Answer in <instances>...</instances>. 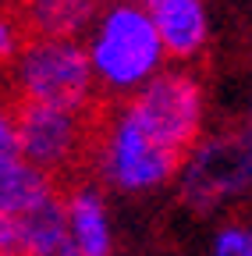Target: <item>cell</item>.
I'll return each mask as SVG.
<instances>
[{
    "instance_id": "6da1fadb",
    "label": "cell",
    "mask_w": 252,
    "mask_h": 256,
    "mask_svg": "<svg viewBox=\"0 0 252 256\" xmlns=\"http://www.w3.org/2000/svg\"><path fill=\"white\" fill-rule=\"evenodd\" d=\"M85 54L103 104L135 96L167 68V50L149 14V4H107L85 32Z\"/></svg>"
},
{
    "instance_id": "7a4b0ae2",
    "label": "cell",
    "mask_w": 252,
    "mask_h": 256,
    "mask_svg": "<svg viewBox=\"0 0 252 256\" xmlns=\"http://www.w3.org/2000/svg\"><path fill=\"white\" fill-rule=\"evenodd\" d=\"M178 153L149 139L139 121L121 104H103L96 114V132H92L85 174L96 178L103 188L117 192H156L178 178L181 171Z\"/></svg>"
},
{
    "instance_id": "3957f363",
    "label": "cell",
    "mask_w": 252,
    "mask_h": 256,
    "mask_svg": "<svg viewBox=\"0 0 252 256\" xmlns=\"http://www.w3.org/2000/svg\"><path fill=\"white\" fill-rule=\"evenodd\" d=\"M4 89L14 104L64 107L82 114H92L103 107L82 40L28 36L14 64L4 72Z\"/></svg>"
},
{
    "instance_id": "277c9868",
    "label": "cell",
    "mask_w": 252,
    "mask_h": 256,
    "mask_svg": "<svg viewBox=\"0 0 252 256\" xmlns=\"http://www.w3.org/2000/svg\"><path fill=\"white\" fill-rule=\"evenodd\" d=\"M121 107L139 121L149 139L178 156H185L206 136V82L196 64H167L135 96L121 100Z\"/></svg>"
},
{
    "instance_id": "5b68a950",
    "label": "cell",
    "mask_w": 252,
    "mask_h": 256,
    "mask_svg": "<svg viewBox=\"0 0 252 256\" xmlns=\"http://www.w3.org/2000/svg\"><path fill=\"white\" fill-rule=\"evenodd\" d=\"M178 196L196 214H217L224 203L245 196L252 188V153L242 132L203 136L185 153L174 178Z\"/></svg>"
},
{
    "instance_id": "8992f818",
    "label": "cell",
    "mask_w": 252,
    "mask_h": 256,
    "mask_svg": "<svg viewBox=\"0 0 252 256\" xmlns=\"http://www.w3.org/2000/svg\"><path fill=\"white\" fill-rule=\"evenodd\" d=\"M14 107H18V153L28 164L43 168L57 182L85 174L100 110L82 114V110L39 107V104H14Z\"/></svg>"
},
{
    "instance_id": "52a82bcc",
    "label": "cell",
    "mask_w": 252,
    "mask_h": 256,
    "mask_svg": "<svg viewBox=\"0 0 252 256\" xmlns=\"http://www.w3.org/2000/svg\"><path fill=\"white\" fill-rule=\"evenodd\" d=\"M60 196H64V214H68L78 252L82 256H117L107 188L89 174H75L68 182H60Z\"/></svg>"
},
{
    "instance_id": "ba28073f",
    "label": "cell",
    "mask_w": 252,
    "mask_h": 256,
    "mask_svg": "<svg viewBox=\"0 0 252 256\" xmlns=\"http://www.w3.org/2000/svg\"><path fill=\"white\" fill-rule=\"evenodd\" d=\"M149 14L171 64H196L210 46L206 0H149Z\"/></svg>"
},
{
    "instance_id": "9c48e42d",
    "label": "cell",
    "mask_w": 252,
    "mask_h": 256,
    "mask_svg": "<svg viewBox=\"0 0 252 256\" xmlns=\"http://www.w3.org/2000/svg\"><path fill=\"white\" fill-rule=\"evenodd\" d=\"M28 36L43 40H85L100 14V0H7Z\"/></svg>"
},
{
    "instance_id": "30bf717a",
    "label": "cell",
    "mask_w": 252,
    "mask_h": 256,
    "mask_svg": "<svg viewBox=\"0 0 252 256\" xmlns=\"http://www.w3.org/2000/svg\"><path fill=\"white\" fill-rule=\"evenodd\" d=\"M57 192H60V182L46 174L43 168L28 164L21 153L0 160V214L25 217Z\"/></svg>"
},
{
    "instance_id": "8fae6325",
    "label": "cell",
    "mask_w": 252,
    "mask_h": 256,
    "mask_svg": "<svg viewBox=\"0 0 252 256\" xmlns=\"http://www.w3.org/2000/svg\"><path fill=\"white\" fill-rule=\"evenodd\" d=\"M25 224V256H82L64 214V196H50L43 206L21 217Z\"/></svg>"
},
{
    "instance_id": "7c38bea8",
    "label": "cell",
    "mask_w": 252,
    "mask_h": 256,
    "mask_svg": "<svg viewBox=\"0 0 252 256\" xmlns=\"http://www.w3.org/2000/svg\"><path fill=\"white\" fill-rule=\"evenodd\" d=\"M28 43V32H25V25H21V18L14 14V8L7 4H0V68H11L14 64V57L21 54V46Z\"/></svg>"
},
{
    "instance_id": "4fadbf2b",
    "label": "cell",
    "mask_w": 252,
    "mask_h": 256,
    "mask_svg": "<svg viewBox=\"0 0 252 256\" xmlns=\"http://www.w3.org/2000/svg\"><path fill=\"white\" fill-rule=\"evenodd\" d=\"M210 256H252V224L231 220L213 232Z\"/></svg>"
},
{
    "instance_id": "5bb4252c",
    "label": "cell",
    "mask_w": 252,
    "mask_h": 256,
    "mask_svg": "<svg viewBox=\"0 0 252 256\" xmlns=\"http://www.w3.org/2000/svg\"><path fill=\"white\" fill-rule=\"evenodd\" d=\"M4 156H18V107L7 89H0V160Z\"/></svg>"
},
{
    "instance_id": "9a60e30c",
    "label": "cell",
    "mask_w": 252,
    "mask_h": 256,
    "mask_svg": "<svg viewBox=\"0 0 252 256\" xmlns=\"http://www.w3.org/2000/svg\"><path fill=\"white\" fill-rule=\"evenodd\" d=\"M0 256H25V224H21V217L0 214Z\"/></svg>"
},
{
    "instance_id": "2e32d148",
    "label": "cell",
    "mask_w": 252,
    "mask_h": 256,
    "mask_svg": "<svg viewBox=\"0 0 252 256\" xmlns=\"http://www.w3.org/2000/svg\"><path fill=\"white\" fill-rule=\"evenodd\" d=\"M242 136H245V146H249V153H252V104H249V121H245V128H242Z\"/></svg>"
},
{
    "instance_id": "e0dca14e",
    "label": "cell",
    "mask_w": 252,
    "mask_h": 256,
    "mask_svg": "<svg viewBox=\"0 0 252 256\" xmlns=\"http://www.w3.org/2000/svg\"><path fill=\"white\" fill-rule=\"evenodd\" d=\"M100 4L107 8V4H149V0H100Z\"/></svg>"
},
{
    "instance_id": "ac0fdd59",
    "label": "cell",
    "mask_w": 252,
    "mask_h": 256,
    "mask_svg": "<svg viewBox=\"0 0 252 256\" xmlns=\"http://www.w3.org/2000/svg\"><path fill=\"white\" fill-rule=\"evenodd\" d=\"M0 89H4V68H0Z\"/></svg>"
}]
</instances>
